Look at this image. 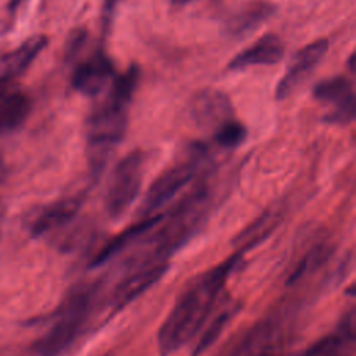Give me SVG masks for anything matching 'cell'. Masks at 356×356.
<instances>
[{"label":"cell","instance_id":"obj_4","mask_svg":"<svg viewBox=\"0 0 356 356\" xmlns=\"http://www.w3.org/2000/svg\"><path fill=\"white\" fill-rule=\"evenodd\" d=\"M127 103L107 97L88 118L86 139L95 171L103 168L108 153L122 140L128 125Z\"/></svg>","mask_w":356,"mask_h":356},{"label":"cell","instance_id":"obj_16","mask_svg":"<svg viewBox=\"0 0 356 356\" xmlns=\"http://www.w3.org/2000/svg\"><path fill=\"white\" fill-rule=\"evenodd\" d=\"M355 341L353 313L345 317L342 325L332 334L314 342L303 356H350Z\"/></svg>","mask_w":356,"mask_h":356},{"label":"cell","instance_id":"obj_25","mask_svg":"<svg viewBox=\"0 0 356 356\" xmlns=\"http://www.w3.org/2000/svg\"><path fill=\"white\" fill-rule=\"evenodd\" d=\"M22 1H24V0H11V1H10V7H11V8H15V7H18Z\"/></svg>","mask_w":356,"mask_h":356},{"label":"cell","instance_id":"obj_20","mask_svg":"<svg viewBox=\"0 0 356 356\" xmlns=\"http://www.w3.org/2000/svg\"><path fill=\"white\" fill-rule=\"evenodd\" d=\"M245 127L235 120H228L227 122L221 124L214 132V140L224 149H234L239 146L245 140Z\"/></svg>","mask_w":356,"mask_h":356},{"label":"cell","instance_id":"obj_3","mask_svg":"<svg viewBox=\"0 0 356 356\" xmlns=\"http://www.w3.org/2000/svg\"><path fill=\"white\" fill-rule=\"evenodd\" d=\"M93 288H78L63 302L50 328L35 343L38 356H61L79 337L93 306Z\"/></svg>","mask_w":356,"mask_h":356},{"label":"cell","instance_id":"obj_22","mask_svg":"<svg viewBox=\"0 0 356 356\" xmlns=\"http://www.w3.org/2000/svg\"><path fill=\"white\" fill-rule=\"evenodd\" d=\"M121 0H104V4H103V19H104V25H108L111 18H113V14L118 6Z\"/></svg>","mask_w":356,"mask_h":356},{"label":"cell","instance_id":"obj_19","mask_svg":"<svg viewBox=\"0 0 356 356\" xmlns=\"http://www.w3.org/2000/svg\"><path fill=\"white\" fill-rule=\"evenodd\" d=\"M139 78H140L139 67L131 65L122 75H120L118 78L114 79L108 97L129 104L131 99L134 96V92L138 86Z\"/></svg>","mask_w":356,"mask_h":356},{"label":"cell","instance_id":"obj_6","mask_svg":"<svg viewBox=\"0 0 356 356\" xmlns=\"http://www.w3.org/2000/svg\"><path fill=\"white\" fill-rule=\"evenodd\" d=\"M146 165V153L132 150L125 154L111 171L104 193V209L110 218L122 217L138 197Z\"/></svg>","mask_w":356,"mask_h":356},{"label":"cell","instance_id":"obj_15","mask_svg":"<svg viewBox=\"0 0 356 356\" xmlns=\"http://www.w3.org/2000/svg\"><path fill=\"white\" fill-rule=\"evenodd\" d=\"M0 88V136L18 129L31 111L26 95L17 90Z\"/></svg>","mask_w":356,"mask_h":356},{"label":"cell","instance_id":"obj_12","mask_svg":"<svg viewBox=\"0 0 356 356\" xmlns=\"http://www.w3.org/2000/svg\"><path fill=\"white\" fill-rule=\"evenodd\" d=\"M285 47L280 36L274 33L263 35L250 47L238 53L228 64V70L239 71L252 65H271L284 57Z\"/></svg>","mask_w":356,"mask_h":356},{"label":"cell","instance_id":"obj_10","mask_svg":"<svg viewBox=\"0 0 356 356\" xmlns=\"http://www.w3.org/2000/svg\"><path fill=\"white\" fill-rule=\"evenodd\" d=\"M189 111L199 125L214 127L216 129L228 120H232L234 114L229 97L224 92L213 88L196 92L191 99Z\"/></svg>","mask_w":356,"mask_h":356},{"label":"cell","instance_id":"obj_1","mask_svg":"<svg viewBox=\"0 0 356 356\" xmlns=\"http://www.w3.org/2000/svg\"><path fill=\"white\" fill-rule=\"evenodd\" d=\"M239 259L241 253H236L225 261L197 274L188 282L159 330L157 345L163 356L181 349L207 323Z\"/></svg>","mask_w":356,"mask_h":356},{"label":"cell","instance_id":"obj_17","mask_svg":"<svg viewBox=\"0 0 356 356\" xmlns=\"http://www.w3.org/2000/svg\"><path fill=\"white\" fill-rule=\"evenodd\" d=\"M273 13L274 7L270 3L250 1L228 18L225 29L231 36H245L252 31L257 29L266 19L273 15Z\"/></svg>","mask_w":356,"mask_h":356},{"label":"cell","instance_id":"obj_11","mask_svg":"<svg viewBox=\"0 0 356 356\" xmlns=\"http://www.w3.org/2000/svg\"><path fill=\"white\" fill-rule=\"evenodd\" d=\"M113 75L114 68L108 57L102 51H96L75 68L72 86L82 95L96 96L108 85Z\"/></svg>","mask_w":356,"mask_h":356},{"label":"cell","instance_id":"obj_13","mask_svg":"<svg viewBox=\"0 0 356 356\" xmlns=\"http://www.w3.org/2000/svg\"><path fill=\"white\" fill-rule=\"evenodd\" d=\"M82 204L81 196L64 197L44 207L31 224V232L33 236L44 235L53 229H57L74 220Z\"/></svg>","mask_w":356,"mask_h":356},{"label":"cell","instance_id":"obj_8","mask_svg":"<svg viewBox=\"0 0 356 356\" xmlns=\"http://www.w3.org/2000/svg\"><path fill=\"white\" fill-rule=\"evenodd\" d=\"M168 263H138L124 264L121 280L115 284L111 293V305L122 309L140 293L156 284L167 271Z\"/></svg>","mask_w":356,"mask_h":356},{"label":"cell","instance_id":"obj_5","mask_svg":"<svg viewBox=\"0 0 356 356\" xmlns=\"http://www.w3.org/2000/svg\"><path fill=\"white\" fill-rule=\"evenodd\" d=\"M293 330L289 317L267 316L242 335L228 356H284L293 342Z\"/></svg>","mask_w":356,"mask_h":356},{"label":"cell","instance_id":"obj_21","mask_svg":"<svg viewBox=\"0 0 356 356\" xmlns=\"http://www.w3.org/2000/svg\"><path fill=\"white\" fill-rule=\"evenodd\" d=\"M85 39H86V33L85 32H78V33L74 35V38L68 43V56L70 57H72L76 51L81 50V47L85 43Z\"/></svg>","mask_w":356,"mask_h":356},{"label":"cell","instance_id":"obj_7","mask_svg":"<svg viewBox=\"0 0 356 356\" xmlns=\"http://www.w3.org/2000/svg\"><path fill=\"white\" fill-rule=\"evenodd\" d=\"M316 100L328 107L323 117L325 122L346 125L355 120L356 96L353 83L342 75L318 82L313 92Z\"/></svg>","mask_w":356,"mask_h":356},{"label":"cell","instance_id":"obj_23","mask_svg":"<svg viewBox=\"0 0 356 356\" xmlns=\"http://www.w3.org/2000/svg\"><path fill=\"white\" fill-rule=\"evenodd\" d=\"M191 1H193V0H171V3L175 4V6H185V4L191 3Z\"/></svg>","mask_w":356,"mask_h":356},{"label":"cell","instance_id":"obj_9","mask_svg":"<svg viewBox=\"0 0 356 356\" xmlns=\"http://www.w3.org/2000/svg\"><path fill=\"white\" fill-rule=\"evenodd\" d=\"M328 46L330 43L327 39H317L300 49L293 56L288 70L275 88L277 100H284L288 97L307 78V75L325 56Z\"/></svg>","mask_w":356,"mask_h":356},{"label":"cell","instance_id":"obj_24","mask_svg":"<svg viewBox=\"0 0 356 356\" xmlns=\"http://www.w3.org/2000/svg\"><path fill=\"white\" fill-rule=\"evenodd\" d=\"M349 68H350V71H355V54H352L349 57Z\"/></svg>","mask_w":356,"mask_h":356},{"label":"cell","instance_id":"obj_18","mask_svg":"<svg viewBox=\"0 0 356 356\" xmlns=\"http://www.w3.org/2000/svg\"><path fill=\"white\" fill-rule=\"evenodd\" d=\"M232 314H235V306L234 305H228V306H224L217 314L216 317L209 323L207 328L203 331L199 342L196 343L195 346V350H193V356H197L200 355L202 352H204L210 345H213L217 338L220 337L221 331L225 328V325L228 324V321L231 320Z\"/></svg>","mask_w":356,"mask_h":356},{"label":"cell","instance_id":"obj_2","mask_svg":"<svg viewBox=\"0 0 356 356\" xmlns=\"http://www.w3.org/2000/svg\"><path fill=\"white\" fill-rule=\"evenodd\" d=\"M210 171L209 149L202 143L191 145L178 161L161 172L149 186L142 200L138 216L150 217L160 213L189 184L197 181Z\"/></svg>","mask_w":356,"mask_h":356},{"label":"cell","instance_id":"obj_14","mask_svg":"<svg viewBox=\"0 0 356 356\" xmlns=\"http://www.w3.org/2000/svg\"><path fill=\"white\" fill-rule=\"evenodd\" d=\"M47 38L44 35H35L25 40L18 49L7 54L1 63L0 71V83L7 85L10 81L22 75L35 58L42 53L47 46Z\"/></svg>","mask_w":356,"mask_h":356}]
</instances>
